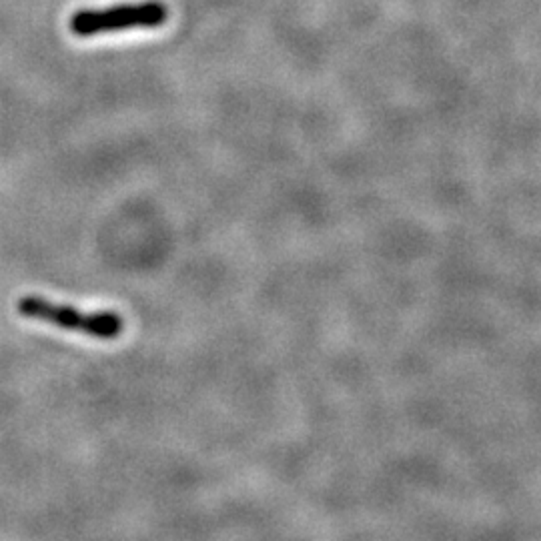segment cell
Listing matches in <instances>:
<instances>
[{
	"label": "cell",
	"instance_id": "cell-2",
	"mask_svg": "<svg viewBox=\"0 0 541 541\" xmlns=\"http://www.w3.org/2000/svg\"><path fill=\"white\" fill-rule=\"evenodd\" d=\"M169 19L163 3L121 5L105 11H81L71 19V31L79 37H93L101 33H117L129 29H155Z\"/></svg>",
	"mask_w": 541,
	"mask_h": 541
},
{
	"label": "cell",
	"instance_id": "cell-1",
	"mask_svg": "<svg viewBox=\"0 0 541 541\" xmlns=\"http://www.w3.org/2000/svg\"><path fill=\"white\" fill-rule=\"evenodd\" d=\"M19 313L29 319L47 321L67 331H79L97 339H115L123 333L125 321L115 311L83 313L69 305H57L43 297L29 295L19 301Z\"/></svg>",
	"mask_w": 541,
	"mask_h": 541
}]
</instances>
